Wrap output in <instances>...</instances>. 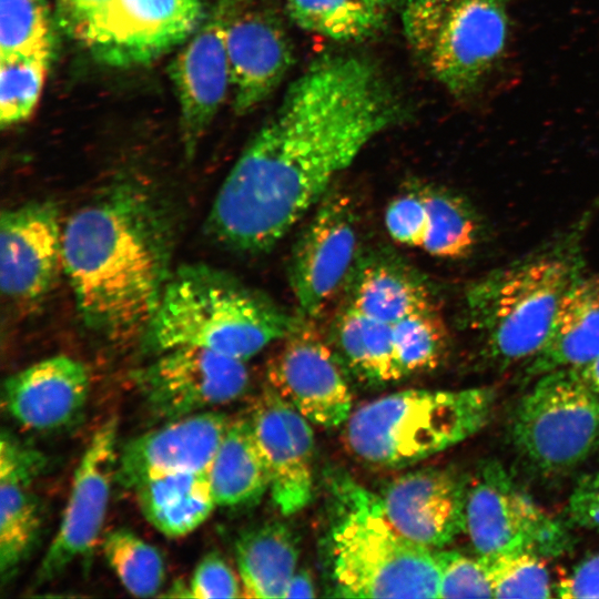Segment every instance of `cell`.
I'll return each instance as SVG.
<instances>
[{
	"instance_id": "cell-1",
	"label": "cell",
	"mask_w": 599,
	"mask_h": 599,
	"mask_svg": "<svg viewBox=\"0 0 599 599\" xmlns=\"http://www.w3.org/2000/svg\"><path fill=\"white\" fill-rule=\"evenodd\" d=\"M403 113L372 60L318 58L288 87L234 163L207 215L206 233L232 251L270 250Z\"/></svg>"
},
{
	"instance_id": "cell-2",
	"label": "cell",
	"mask_w": 599,
	"mask_h": 599,
	"mask_svg": "<svg viewBox=\"0 0 599 599\" xmlns=\"http://www.w3.org/2000/svg\"><path fill=\"white\" fill-rule=\"evenodd\" d=\"M167 205L141 182H116L65 223L62 266L83 324L123 342L142 338L172 274Z\"/></svg>"
},
{
	"instance_id": "cell-3",
	"label": "cell",
	"mask_w": 599,
	"mask_h": 599,
	"mask_svg": "<svg viewBox=\"0 0 599 599\" xmlns=\"http://www.w3.org/2000/svg\"><path fill=\"white\" fill-rule=\"evenodd\" d=\"M591 216L585 213L550 243L466 290L467 324L493 367L525 366L546 344L562 298L586 273L583 242Z\"/></svg>"
},
{
	"instance_id": "cell-4",
	"label": "cell",
	"mask_w": 599,
	"mask_h": 599,
	"mask_svg": "<svg viewBox=\"0 0 599 599\" xmlns=\"http://www.w3.org/2000/svg\"><path fill=\"white\" fill-rule=\"evenodd\" d=\"M297 318L222 270L186 264L172 272L140 341L154 355L191 346L245 362L285 337Z\"/></svg>"
},
{
	"instance_id": "cell-5",
	"label": "cell",
	"mask_w": 599,
	"mask_h": 599,
	"mask_svg": "<svg viewBox=\"0 0 599 599\" xmlns=\"http://www.w3.org/2000/svg\"><path fill=\"white\" fill-rule=\"evenodd\" d=\"M327 559L338 597L438 598L435 550L403 536L387 519L378 494L347 474L329 478Z\"/></svg>"
},
{
	"instance_id": "cell-6",
	"label": "cell",
	"mask_w": 599,
	"mask_h": 599,
	"mask_svg": "<svg viewBox=\"0 0 599 599\" xmlns=\"http://www.w3.org/2000/svg\"><path fill=\"white\" fill-rule=\"evenodd\" d=\"M487 387L405 389L354 409L342 440L352 457L377 469H400L481 430L495 408Z\"/></svg>"
},
{
	"instance_id": "cell-7",
	"label": "cell",
	"mask_w": 599,
	"mask_h": 599,
	"mask_svg": "<svg viewBox=\"0 0 599 599\" xmlns=\"http://www.w3.org/2000/svg\"><path fill=\"white\" fill-rule=\"evenodd\" d=\"M510 0H409L406 40L428 73L453 95L476 92L504 54Z\"/></svg>"
},
{
	"instance_id": "cell-8",
	"label": "cell",
	"mask_w": 599,
	"mask_h": 599,
	"mask_svg": "<svg viewBox=\"0 0 599 599\" xmlns=\"http://www.w3.org/2000/svg\"><path fill=\"white\" fill-rule=\"evenodd\" d=\"M509 438L519 459L534 473L545 477L567 474L599 446V395L576 369L544 374L518 400Z\"/></svg>"
},
{
	"instance_id": "cell-9",
	"label": "cell",
	"mask_w": 599,
	"mask_h": 599,
	"mask_svg": "<svg viewBox=\"0 0 599 599\" xmlns=\"http://www.w3.org/2000/svg\"><path fill=\"white\" fill-rule=\"evenodd\" d=\"M464 531L479 557L519 550L556 557L571 547L567 529L494 459L481 464L469 478Z\"/></svg>"
},
{
	"instance_id": "cell-10",
	"label": "cell",
	"mask_w": 599,
	"mask_h": 599,
	"mask_svg": "<svg viewBox=\"0 0 599 599\" xmlns=\"http://www.w3.org/2000/svg\"><path fill=\"white\" fill-rule=\"evenodd\" d=\"M132 379L149 413L170 422L238 399L248 388L250 373L244 361L182 346L156 354Z\"/></svg>"
},
{
	"instance_id": "cell-11",
	"label": "cell",
	"mask_w": 599,
	"mask_h": 599,
	"mask_svg": "<svg viewBox=\"0 0 599 599\" xmlns=\"http://www.w3.org/2000/svg\"><path fill=\"white\" fill-rule=\"evenodd\" d=\"M270 359L267 384L309 423L333 428L353 412L345 369L313 319L300 316Z\"/></svg>"
},
{
	"instance_id": "cell-12",
	"label": "cell",
	"mask_w": 599,
	"mask_h": 599,
	"mask_svg": "<svg viewBox=\"0 0 599 599\" xmlns=\"http://www.w3.org/2000/svg\"><path fill=\"white\" fill-rule=\"evenodd\" d=\"M358 246L355 206L329 191L293 247L288 280L300 316L314 319L349 278Z\"/></svg>"
},
{
	"instance_id": "cell-13",
	"label": "cell",
	"mask_w": 599,
	"mask_h": 599,
	"mask_svg": "<svg viewBox=\"0 0 599 599\" xmlns=\"http://www.w3.org/2000/svg\"><path fill=\"white\" fill-rule=\"evenodd\" d=\"M118 419L100 425L90 438L74 471L69 498L52 541L35 571L34 583L44 585L74 561L89 558L102 529L118 463Z\"/></svg>"
},
{
	"instance_id": "cell-14",
	"label": "cell",
	"mask_w": 599,
	"mask_h": 599,
	"mask_svg": "<svg viewBox=\"0 0 599 599\" xmlns=\"http://www.w3.org/2000/svg\"><path fill=\"white\" fill-rule=\"evenodd\" d=\"M63 229L50 201L3 210L0 217V287L18 305H33L53 287L62 265Z\"/></svg>"
},
{
	"instance_id": "cell-15",
	"label": "cell",
	"mask_w": 599,
	"mask_h": 599,
	"mask_svg": "<svg viewBox=\"0 0 599 599\" xmlns=\"http://www.w3.org/2000/svg\"><path fill=\"white\" fill-rule=\"evenodd\" d=\"M203 0H111L89 45L113 65L149 62L199 27Z\"/></svg>"
},
{
	"instance_id": "cell-16",
	"label": "cell",
	"mask_w": 599,
	"mask_h": 599,
	"mask_svg": "<svg viewBox=\"0 0 599 599\" xmlns=\"http://www.w3.org/2000/svg\"><path fill=\"white\" fill-rule=\"evenodd\" d=\"M468 485L469 477L454 467H425L394 478L378 496L403 536L443 548L464 531Z\"/></svg>"
},
{
	"instance_id": "cell-17",
	"label": "cell",
	"mask_w": 599,
	"mask_h": 599,
	"mask_svg": "<svg viewBox=\"0 0 599 599\" xmlns=\"http://www.w3.org/2000/svg\"><path fill=\"white\" fill-rule=\"evenodd\" d=\"M248 418L274 504L284 516L298 512L309 502L313 491L314 434L309 422L268 384Z\"/></svg>"
},
{
	"instance_id": "cell-18",
	"label": "cell",
	"mask_w": 599,
	"mask_h": 599,
	"mask_svg": "<svg viewBox=\"0 0 599 599\" xmlns=\"http://www.w3.org/2000/svg\"><path fill=\"white\" fill-rule=\"evenodd\" d=\"M224 26V10L205 20L189 37L170 68L189 158L194 155L231 88Z\"/></svg>"
},
{
	"instance_id": "cell-19",
	"label": "cell",
	"mask_w": 599,
	"mask_h": 599,
	"mask_svg": "<svg viewBox=\"0 0 599 599\" xmlns=\"http://www.w3.org/2000/svg\"><path fill=\"white\" fill-rule=\"evenodd\" d=\"M230 418L206 410L164 423L121 447L115 481L128 489L152 476L209 470Z\"/></svg>"
},
{
	"instance_id": "cell-20",
	"label": "cell",
	"mask_w": 599,
	"mask_h": 599,
	"mask_svg": "<svg viewBox=\"0 0 599 599\" xmlns=\"http://www.w3.org/2000/svg\"><path fill=\"white\" fill-rule=\"evenodd\" d=\"M224 37L234 111L245 114L283 81L294 60L292 43L281 23L264 10L225 13Z\"/></svg>"
},
{
	"instance_id": "cell-21",
	"label": "cell",
	"mask_w": 599,
	"mask_h": 599,
	"mask_svg": "<svg viewBox=\"0 0 599 599\" xmlns=\"http://www.w3.org/2000/svg\"><path fill=\"white\" fill-rule=\"evenodd\" d=\"M89 392L85 365L70 356L55 355L8 376L2 385V406L27 429L55 430L80 418Z\"/></svg>"
},
{
	"instance_id": "cell-22",
	"label": "cell",
	"mask_w": 599,
	"mask_h": 599,
	"mask_svg": "<svg viewBox=\"0 0 599 599\" xmlns=\"http://www.w3.org/2000/svg\"><path fill=\"white\" fill-rule=\"evenodd\" d=\"M47 466L44 455L2 430L0 438V580L10 582L31 556L42 526L34 489Z\"/></svg>"
},
{
	"instance_id": "cell-23",
	"label": "cell",
	"mask_w": 599,
	"mask_h": 599,
	"mask_svg": "<svg viewBox=\"0 0 599 599\" xmlns=\"http://www.w3.org/2000/svg\"><path fill=\"white\" fill-rule=\"evenodd\" d=\"M599 357V273L583 274L562 298L546 344L524 366L537 378L558 369H579Z\"/></svg>"
},
{
	"instance_id": "cell-24",
	"label": "cell",
	"mask_w": 599,
	"mask_h": 599,
	"mask_svg": "<svg viewBox=\"0 0 599 599\" xmlns=\"http://www.w3.org/2000/svg\"><path fill=\"white\" fill-rule=\"evenodd\" d=\"M345 305L390 325L438 308L429 286L415 271L385 256L355 264Z\"/></svg>"
},
{
	"instance_id": "cell-25",
	"label": "cell",
	"mask_w": 599,
	"mask_h": 599,
	"mask_svg": "<svg viewBox=\"0 0 599 599\" xmlns=\"http://www.w3.org/2000/svg\"><path fill=\"white\" fill-rule=\"evenodd\" d=\"M132 490L146 520L167 537H183L214 509L209 470L152 476Z\"/></svg>"
},
{
	"instance_id": "cell-26",
	"label": "cell",
	"mask_w": 599,
	"mask_h": 599,
	"mask_svg": "<svg viewBox=\"0 0 599 599\" xmlns=\"http://www.w3.org/2000/svg\"><path fill=\"white\" fill-rule=\"evenodd\" d=\"M235 559L243 597L284 598L296 571L297 541L284 522H264L240 535Z\"/></svg>"
},
{
	"instance_id": "cell-27",
	"label": "cell",
	"mask_w": 599,
	"mask_h": 599,
	"mask_svg": "<svg viewBox=\"0 0 599 599\" xmlns=\"http://www.w3.org/2000/svg\"><path fill=\"white\" fill-rule=\"evenodd\" d=\"M216 506L245 508L270 487L265 463L248 417L231 420L209 469Z\"/></svg>"
},
{
	"instance_id": "cell-28",
	"label": "cell",
	"mask_w": 599,
	"mask_h": 599,
	"mask_svg": "<svg viewBox=\"0 0 599 599\" xmlns=\"http://www.w3.org/2000/svg\"><path fill=\"white\" fill-rule=\"evenodd\" d=\"M334 351L344 369L370 386L400 382L393 326L345 305L332 328Z\"/></svg>"
},
{
	"instance_id": "cell-29",
	"label": "cell",
	"mask_w": 599,
	"mask_h": 599,
	"mask_svg": "<svg viewBox=\"0 0 599 599\" xmlns=\"http://www.w3.org/2000/svg\"><path fill=\"white\" fill-rule=\"evenodd\" d=\"M428 214L420 250L449 260L468 256L480 237V223L470 203L459 194L436 185H418Z\"/></svg>"
},
{
	"instance_id": "cell-30",
	"label": "cell",
	"mask_w": 599,
	"mask_h": 599,
	"mask_svg": "<svg viewBox=\"0 0 599 599\" xmlns=\"http://www.w3.org/2000/svg\"><path fill=\"white\" fill-rule=\"evenodd\" d=\"M286 8L300 28L346 42L372 35L385 17V7L370 0H286Z\"/></svg>"
},
{
	"instance_id": "cell-31",
	"label": "cell",
	"mask_w": 599,
	"mask_h": 599,
	"mask_svg": "<svg viewBox=\"0 0 599 599\" xmlns=\"http://www.w3.org/2000/svg\"><path fill=\"white\" fill-rule=\"evenodd\" d=\"M104 557L122 586L132 596H155L165 578L161 552L133 531L119 528L103 540Z\"/></svg>"
},
{
	"instance_id": "cell-32",
	"label": "cell",
	"mask_w": 599,
	"mask_h": 599,
	"mask_svg": "<svg viewBox=\"0 0 599 599\" xmlns=\"http://www.w3.org/2000/svg\"><path fill=\"white\" fill-rule=\"evenodd\" d=\"M392 326L402 380L439 366L449 346L448 331L439 308L412 315Z\"/></svg>"
},
{
	"instance_id": "cell-33",
	"label": "cell",
	"mask_w": 599,
	"mask_h": 599,
	"mask_svg": "<svg viewBox=\"0 0 599 599\" xmlns=\"http://www.w3.org/2000/svg\"><path fill=\"white\" fill-rule=\"evenodd\" d=\"M51 51L0 55V123L2 128L26 121L41 95Z\"/></svg>"
},
{
	"instance_id": "cell-34",
	"label": "cell",
	"mask_w": 599,
	"mask_h": 599,
	"mask_svg": "<svg viewBox=\"0 0 599 599\" xmlns=\"http://www.w3.org/2000/svg\"><path fill=\"white\" fill-rule=\"evenodd\" d=\"M479 557V556H478ZM494 598H549L554 586L542 556L519 550L494 557H480Z\"/></svg>"
},
{
	"instance_id": "cell-35",
	"label": "cell",
	"mask_w": 599,
	"mask_h": 599,
	"mask_svg": "<svg viewBox=\"0 0 599 599\" xmlns=\"http://www.w3.org/2000/svg\"><path fill=\"white\" fill-rule=\"evenodd\" d=\"M51 49L47 0H0V55Z\"/></svg>"
},
{
	"instance_id": "cell-36",
	"label": "cell",
	"mask_w": 599,
	"mask_h": 599,
	"mask_svg": "<svg viewBox=\"0 0 599 599\" xmlns=\"http://www.w3.org/2000/svg\"><path fill=\"white\" fill-rule=\"evenodd\" d=\"M439 567L438 598H494L480 557L457 550H435Z\"/></svg>"
},
{
	"instance_id": "cell-37",
	"label": "cell",
	"mask_w": 599,
	"mask_h": 599,
	"mask_svg": "<svg viewBox=\"0 0 599 599\" xmlns=\"http://www.w3.org/2000/svg\"><path fill=\"white\" fill-rule=\"evenodd\" d=\"M385 227L397 243L422 247L428 227V214L418 185L397 194L388 203L384 215Z\"/></svg>"
},
{
	"instance_id": "cell-38",
	"label": "cell",
	"mask_w": 599,
	"mask_h": 599,
	"mask_svg": "<svg viewBox=\"0 0 599 599\" xmlns=\"http://www.w3.org/2000/svg\"><path fill=\"white\" fill-rule=\"evenodd\" d=\"M238 577L217 552L206 554L196 565L189 583L186 597L199 599L237 598L242 595Z\"/></svg>"
},
{
	"instance_id": "cell-39",
	"label": "cell",
	"mask_w": 599,
	"mask_h": 599,
	"mask_svg": "<svg viewBox=\"0 0 599 599\" xmlns=\"http://www.w3.org/2000/svg\"><path fill=\"white\" fill-rule=\"evenodd\" d=\"M111 0H57L62 27L85 44Z\"/></svg>"
},
{
	"instance_id": "cell-40",
	"label": "cell",
	"mask_w": 599,
	"mask_h": 599,
	"mask_svg": "<svg viewBox=\"0 0 599 599\" xmlns=\"http://www.w3.org/2000/svg\"><path fill=\"white\" fill-rule=\"evenodd\" d=\"M559 598H599V552L588 556L565 572L554 586Z\"/></svg>"
},
{
	"instance_id": "cell-41",
	"label": "cell",
	"mask_w": 599,
	"mask_h": 599,
	"mask_svg": "<svg viewBox=\"0 0 599 599\" xmlns=\"http://www.w3.org/2000/svg\"><path fill=\"white\" fill-rule=\"evenodd\" d=\"M568 515L575 525L599 530V471L579 479L569 497Z\"/></svg>"
},
{
	"instance_id": "cell-42",
	"label": "cell",
	"mask_w": 599,
	"mask_h": 599,
	"mask_svg": "<svg viewBox=\"0 0 599 599\" xmlns=\"http://www.w3.org/2000/svg\"><path fill=\"white\" fill-rule=\"evenodd\" d=\"M316 589L311 573L305 570H296L286 588L284 598H314Z\"/></svg>"
},
{
	"instance_id": "cell-43",
	"label": "cell",
	"mask_w": 599,
	"mask_h": 599,
	"mask_svg": "<svg viewBox=\"0 0 599 599\" xmlns=\"http://www.w3.org/2000/svg\"><path fill=\"white\" fill-rule=\"evenodd\" d=\"M576 370L585 383L599 395V357Z\"/></svg>"
},
{
	"instance_id": "cell-44",
	"label": "cell",
	"mask_w": 599,
	"mask_h": 599,
	"mask_svg": "<svg viewBox=\"0 0 599 599\" xmlns=\"http://www.w3.org/2000/svg\"><path fill=\"white\" fill-rule=\"evenodd\" d=\"M379 6H383V7H386L393 2H395L396 0H370Z\"/></svg>"
}]
</instances>
